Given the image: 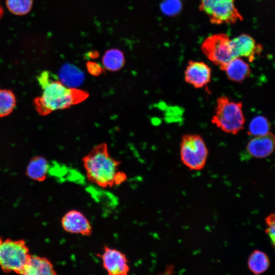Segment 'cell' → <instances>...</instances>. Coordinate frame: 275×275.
<instances>
[{
  "instance_id": "6da1fadb",
  "label": "cell",
  "mask_w": 275,
  "mask_h": 275,
  "mask_svg": "<svg viewBox=\"0 0 275 275\" xmlns=\"http://www.w3.org/2000/svg\"><path fill=\"white\" fill-rule=\"evenodd\" d=\"M88 180L103 188L118 185L127 179L119 171L121 162L113 158L105 143L97 145L82 159Z\"/></svg>"
},
{
  "instance_id": "7a4b0ae2",
  "label": "cell",
  "mask_w": 275,
  "mask_h": 275,
  "mask_svg": "<svg viewBox=\"0 0 275 275\" xmlns=\"http://www.w3.org/2000/svg\"><path fill=\"white\" fill-rule=\"evenodd\" d=\"M42 88V94L34 99L35 107L41 116L79 104L89 96L87 91L66 86L54 78Z\"/></svg>"
},
{
  "instance_id": "3957f363",
  "label": "cell",
  "mask_w": 275,
  "mask_h": 275,
  "mask_svg": "<svg viewBox=\"0 0 275 275\" xmlns=\"http://www.w3.org/2000/svg\"><path fill=\"white\" fill-rule=\"evenodd\" d=\"M245 119L241 102L230 100L221 96L216 100L215 111L211 122L223 131L238 134L244 128Z\"/></svg>"
},
{
  "instance_id": "277c9868",
  "label": "cell",
  "mask_w": 275,
  "mask_h": 275,
  "mask_svg": "<svg viewBox=\"0 0 275 275\" xmlns=\"http://www.w3.org/2000/svg\"><path fill=\"white\" fill-rule=\"evenodd\" d=\"M31 254L23 239L0 237V267L5 273L20 274Z\"/></svg>"
},
{
  "instance_id": "5b68a950",
  "label": "cell",
  "mask_w": 275,
  "mask_h": 275,
  "mask_svg": "<svg viewBox=\"0 0 275 275\" xmlns=\"http://www.w3.org/2000/svg\"><path fill=\"white\" fill-rule=\"evenodd\" d=\"M182 163L191 170H201L205 166L208 151L202 138L196 134L182 136L180 143Z\"/></svg>"
},
{
  "instance_id": "8992f818",
  "label": "cell",
  "mask_w": 275,
  "mask_h": 275,
  "mask_svg": "<svg viewBox=\"0 0 275 275\" xmlns=\"http://www.w3.org/2000/svg\"><path fill=\"white\" fill-rule=\"evenodd\" d=\"M200 8L214 24L233 23L242 18L235 0H201Z\"/></svg>"
},
{
  "instance_id": "52a82bcc",
  "label": "cell",
  "mask_w": 275,
  "mask_h": 275,
  "mask_svg": "<svg viewBox=\"0 0 275 275\" xmlns=\"http://www.w3.org/2000/svg\"><path fill=\"white\" fill-rule=\"evenodd\" d=\"M201 48L206 57L221 69L234 59L231 39L226 34H218L208 37Z\"/></svg>"
},
{
  "instance_id": "ba28073f",
  "label": "cell",
  "mask_w": 275,
  "mask_h": 275,
  "mask_svg": "<svg viewBox=\"0 0 275 275\" xmlns=\"http://www.w3.org/2000/svg\"><path fill=\"white\" fill-rule=\"evenodd\" d=\"M97 255L101 258L103 268L109 275H126L129 272L128 261L121 251L105 245L102 253Z\"/></svg>"
},
{
  "instance_id": "9c48e42d",
  "label": "cell",
  "mask_w": 275,
  "mask_h": 275,
  "mask_svg": "<svg viewBox=\"0 0 275 275\" xmlns=\"http://www.w3.org/2000/svg\"><path fill=\"white\" fill-rule=\"evenodd\" d=\"M64 230L71 234H80L85 236L92 235L93 229L90 222L84 213L72 209L66 212L61 221Z\"/></svg>"
},
{
  "instance_id": "30bf717a",
  "label": "cell",
  "mask_w": 275,
  "mask_h": 275,
  "mask_svg": "<svg viewBox=\"0 0 275 275\" xmlns=\"http://www.w3.org/2000/svg\"><path fill=\"white\" fill-rule=\"evenodd\" d=\"M211 70L205 63L190 61L184 72L186 83L197 89L206 86L211 80Z\"/></svg>"
},
{
  "instance_id": "8fae6325",
  "label": "cell",
  "mask_w": 275,
  "mask_h": 275,
  "mask_svg": "<svg viewBox=\"0 0 275 275\" xmlns=\"http://www.w3.org/2000/svg\"><path fill=\"white\" fill-rule=\"evenodd\" d=\"M231 43L234 58L244 57L252 62L262 50V46L257 44L252 37L246 34L231 39Z\"/></svg>"
},
{
  "instance_id": "7c38bea8",
  "label": "cell",
  "mask_w": 275,
  "mask_h": 275,
  "mask_svg": "<svg viewBox=\"0 0 275 275\" xmlns=\"http://www.w3.org/2000/svg\"><path fill=\"white\" fill-rule=\"evenodd\" d=\"M274 144V136L270 132L265 135L254 136L248 143L246 149L251 156L263 158L273 152Z\"/></svg>"
},
{
  "instance_id": "4fadbf2b",
  "label": "cell",
  "mask_w": 275,
  "mask_h": 275,
  "mask_svg": "<svg viewBox=\"0 0 275 275\" xmlns=\"http://www.w3.org/2000/svg\"><path fill=\"white\" fill-rule=\"evenodd\" d=\"M57 272L51 261L47 258L31 254L20 274L56 275Z\"/></svg>"
},
{
  "instance_id": "5bb4252c",
  "label": "cell",
  "mask_w": 275,
  "mask_h": 275,
  "mask_svg": "<svg viewBox=\"0 0 275 275\" xmlns=\"http://www.w3.org/2000/svg\"><path fill=\"white\" fill-rule=\"evenodd\" d=\"M228 79L236 82H241L248 78L251 73L249 65L241 58L231 60L222 69Z\"/></svg>"
},
{
  "instance_id": "9a60e30c",
  "label": "cell",
  "mask_w": 275,
  "mask_h": 275,
  "mask_svg": "<svg viewBox=\"0 0 275 275\" xmlns=\"http://www.w3.org/2000/svg\"><path fill=\"white\" fill-rule=\"evenodd\" d=\"M49 164L46 158L38 156L33 157L30 160L27 166L25 173L31 179L42 182L46 179Z\"/></svg>"
},
{
  "instance_id": "2e32d148",
  "label": "cell",
  "mask_w": 275,
  "mask_h": 275,
  "mask_svg": "<svg viewBox=\"0 0 275 275\" xmlns=\"http://www.w3.org/2000/svg\"><path fill=\"white\" fill-rule=\"evenodd\" d=\"M250 270L255 274H260L269 267L270 260L263 251L255 250L250 255L247 262Z\"/></svg>"
},
{
  "instance_id": "e0dca14e",
  "label": "cell",
  "mask_w": 275,
  "mask_h": 275,
  "mask_svg": "<svg viewBox=\"0 0 275 275\" xmlns=\"http://www.w3.org/2000/svg\"><path fill=\"white\" fill-rule=\"evenodd\" d=\"M61 80L66 86L75 88L79 86L84 79V73L75 66L70 64H64L60 70Z\"/></svg>"
},
{
  "instance_id": "ac0fdd59",
  "label": "cell",
  "mask_w": 275,
  "mask_h": 275,
  "mask_svg": "<svg viewBox=\"0 0 275 275\" xmlns=\"http://www.w3.org/2000/svg\"><path fill=\"white\" fill-rule=\"evenodd\" d=\"M102 62L103 67L109 71H117L125 65V59L124 53L118 48H111L104 53Z\"/></svg>"
},
{
  "instance_id": "d6986e66",
  "label": "cell",
  "mask_w": 275,
  "mask_h": 275,
  "mask_svg": "<svg viewBox=\"0 0 275 275\" xmlns=\"http://www.w3.org/2000/svg\"><path fill=\"white\" fill-rule=\"evenodd\" d=\"M270 124L267 119L262 116L254 117L250 122L248 134L252 136L265 135L270 132Z\"/></svg>"
},
{
  "instance_id": "ffe728a7",
  "label": "cell",
  "mask_w": 275,
  "mask_h": 275,
  "mask_svg": "<svg viewBox=\"0 0 275 275\" xmlns=\"http://www.w3.org/2000/svg\"><path fill=\"white\" fill-rule=\"evenodd\" d=\"M16 97L10 90L0 89V118L10 115L16 105Z\"/></svg>"
},
{
  "instance_id": "44dd1931",
  "label": "cell",
  "mask_w": 275,
  "mask_h": 275,
  "mask_svg": "<svg viewBox=\"0 0 275 275\" xmlns=\"http://www.w3.org/2000/svg\"><path fill=\"white\" fill-rule=\"evenodd\" d=\"M33 0H6L9 11L17 15L28 14L32 9Z\"/></svg>"
},
{
  "instance_id": "7402d4cb",
  "label": "cell",
  "mask_w": 275,
  "mask_h": 275,
  "mask_svg": "<svg viewBox=\"0 0 275 275\" xmlns=\"http://www.w3.org/2000/svg\"><path fill=\"white\" fill-rule=\"evenodd\" d=\"M160 9L164 15L173 16L180 12L182 3L180 0H164L160 4Z\"/></svg>"
},
{
  "instance_id": "603a6c76",
  "label": "cell",
  "mask_w": 275,
  "mask_h": 275,
  "mask_svg": "<svg viewBox=\"0 0 275 275\" xmlns=\"http://www.w3.org/2000/svg\"><path fill=\"white\" fill-rule=\"evenodd\" d=\"M266 228L265 233L270 238L272 246H274L275 238V225H274V214L270 213L266 216L265 219Z\"/></svg>"
},
{
  "instance_id": "cb8c5ba5",
  "label": "cell",
  "mask_w": 275,
  "mask_h": 275,
  "mask_svg": "<svg viewBox=\"0 0 275 275\" xmlns=\"http://www.w3.org/2000/svg\"><path fill=\"white\" fill-rule=\"evenodd\" d=\"M88 71L92 75L98 76L100 75L104 71V69L99 64L92 62L89 61L86 64Z\"/></svg>"
},
{
  "instance_id": "d4e9b609",
  "label": "cell",
  "mask_w": 275,
  "mask_h": 275,
  "mask_svg": "<svg viewBox=\"0 0 275 275\" xmlns=\"http://www.w3.org/2000/svg\"><path fill=\"white\" fill-rule=\"evenodd\" d=\"M88 57L90 59H96L99 57V52L97 51H91L87 53Z\"/></svg>"
},
{
  "instance_id": "484cf974",
  "label": "cell",
  "mask_w": 275,
  "mask_h": 275,
  "mask_svg": "<svg viewBox=\"0 0 275 275\" xmlns=\"http://www.w3.org/2000/svg\"><path fill=\"white\" fill-rule=\"evenodd\" d=\"M3 13H4V11H3V8L1 7V6L0 5V19H1L2 17L3 16Z\"/></svg>"
}]
</instances>
